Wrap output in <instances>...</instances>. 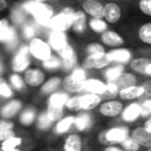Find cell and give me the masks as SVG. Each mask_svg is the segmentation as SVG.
Returning a JSON list of instances; mask_svg holds the SVG:
<instances>
[{
    "instance_id": "cell-1",
    "label": "cell",
    "mask_w": 151,
    "mask_h": 151,
    "mask_svg": "<svg viewBox=\"0 0 151 151\" xmlns=\"http://www.w3.org/2000/svg\"><path fill=\"white\" fill-rule=\"evenodd\" d=\"M23 7L35 17L37 23L44 26L50 25V20L53 16V9L44 2H37L34 0L26 1Z\"/></svg>"
},
{
    "instance_id": "cell-2",
    "label": "cell",
    "mask_w": 151,
    "mask_h": 151,
    "mask_svg": "<svg viewBox=\"0 0 151 151\" xmlns=\"http://www.w3.org/2000/svg\"><path fill=\"white\" fill-rule=\"evenodd\" d=\"M75 12L71 9H64L61 14H58L55 17L51 18L50 20V27L54 29V31L63 32L65 30H68L73 25V19Z\"/></svg>"
},
{
    "instance_id": "cell-3",
    "label": "cell",
    "mask_w": 151,
    "mask_h": 151,
    "mask_svg": "<svg viewBox=\"0 0 151 151\" xmlns=\"http://www.w3.org/2000/svg\"><path fill=\"white\" fill-rule=\"evenodd\" d=\"M127 137V128L113 127L104 130L99 134V140L103 144H116L121 143Z\"/></svg>"
},
{
    "instance_id": "cell-4",
    "label": "cell",
    "mask_w": 151,
    "mask_h": 151,
    "mask_svg": "<svg viewBox=\"0 0 151 151\" xmlns=\"http://www.w3.org/2000/svg\"><path fill=\"white\" fill-rule=\"evenodd\" d=\"M28 50L36 59L42 61H46L52 55L50 46L40 38H33L30 42Z\"/></svg>"
},
{
    "instance_id": "cell-5",
    "label": "cell",
    "mask_w": 151,
    "mask_h": 151,
    "mask_svg": "<svg viewBox=\"0 0 151 151\" xmlns=\"http://www.w3.org/2000/svg\"><path fill=\"white\" fill-rule=\"evenodd\" d=\"M112 62L107 53H99V54L89 55L83 62V66L86 68H103Z\"/></svg>"
},
{
    "instance_id": "cell-6",
    "label": "cell",
    "mask_w": 151,
    "mask_h": 151,
    "mask_svg": "<svg viewBox=\"0 0 151 151\" xmlns=\"http://www.w3.org/2000/svg\"><path fill=\"white\" fill-rule=\"evenodd\" d=\"M0 42H4L11 48L17 44L16 31L9 26L7 20H0Z\"/></svg>"
},
{
    "instance_id": "cell-7",
    "label": "cell",
    "mask_w": 151,
    "mask_h": 151,
    "mask_svg": "<svg viewBox=\"0 0 151 151\" xmlns=\"http://www.w3.org/2000/svg\"><path fill=\"white\" fill-rule=\"evenodd\" d=\"M28 53H29V50L27 47H22L20 52L15 56L13 63H12L14 71H16V73L23 71L29 66L30 61L29 57H28Z\"/></svg>"
},
{
    "instance_id": "cell-8",
    "label": "cell",
    "mask_w": 151,
    "mask_h": 151,
    "mask_svg": "<svg viewBox=\"0 0 151 151\" xmlns=\"http://www.w3.org/2000/svg\"><path fill=\"white\" fill-rule=\"evenodd\" d=\"M82 6L83 9L94 19H101L104 17V5L96 0H86Z\"/></svg>"
},
{
    "instance_id": "cell-9",
    "label": "cell",
    "mask_w": 151,
    "mask_h": 151,
    "mask_svg": "<svg viewBox=\"0 0 151 151\" xmlns=\"http://www.w3.org/2000/svg\"><path fill=\"white\" fill-rule=\"evenodd\" d=\"M101 101V97L97 94H88L79 96V110H91L95 108Z\"/></svg>"
},
{
    "instance_id": "cell-10",
    "label": "cell",
    "mask_w": 151,
    "mask_h": 151,
    "mask_svg": "<svg viewBox=\"0 0 151 151\" xmlns=\"http://www.w3.org/2000/svg\"><path fill=\"white\" fill-rule=\"evenodd\" d=\"M132 139L139 145L147 148L151 147V134L144 129V127H137L132 130Z\"/></svg>"
},
{
    "instance_id": "cell-11",
    "label": "cell",
    "mask_w": 151,
    "mask_h": 151,
    "mask_svg": "<svg viewBox=\"0 0 151 151\" xmlns=\"http://www.w3.org/2000/svg\"><path fill=\"white\" fill-rule=\"evenodd\" d=\"M123 106L120 101H107V103L103 104L99 109L101 113L104 116H108V117H115L118 116L122 112Z\"/></svg>"
},
{
    "instance_id": "cell-12",
    "label": "cell",
    "mask_w": 151,
    "mask_h": 151,
    "mask_svg": "<svg viewBox=\"0 0 151 151\" xmlns=\"http://www.w3.org/2000/svg\"><path fill=\"white\" fill-rule=\"evenodd\" d=\"M121 17V9L115 3H108L104 6V17L109 23H116Z\"/></svg>"
},
{
    "instance_id": "cell-13",
    "label": "cell",
    "mask_w": 151,
    "mask_h": 151,
    "mask_svg": "<svg viewBox=\"0 0 151 151\" xmlns=\"http://www.w3.org/2000/svg\"><path fill=\"white\" fill-rule=\"evenodd\" d=\"M130 67L142 75H151V61L148 58H137L130 62Z\"/></svg>"
},
{
    "instance_id": "cell-14",
    "label": "cell",
    "mask_w": 151,
    "mask_h": 151,
    "mask_svg": "<svg viewBox=\"0 0 151 151\" xmlns=\"http://www.w3.org/2000/svg\"><path fill=\"white\" fill-rule=\"evenodd\" d=\"M25 81L29 86L37 87L45 81V75L40 69H27L25 73Z\"/></svg>"
},
{
    "instance_id": "cell-15",
    "label": "cell",
    "mask_w": 151,
    "mask_h": 151,
    "mask_svg": "<svg viewBox=\"0 0 151 151\" xmlns=\"http://www.w3.org/2000/svg\"><path fill=\"white\" fill-rule=\"evenodd\" d=\"M144 93L145 91L143 86H136V85H134V86H129L121 89L119 91V96L122 99H132L140 97Z\"/></svg>"
},
{
    "instance_id": "cell-16",
    "label": "cell",
    "mask_w": 151,
    "mask_h": 151,
    "mask_svg": "<svg viewBox=\"0 0 151 151\" xmlns=\"http://www.w3.org/2000/svg\"><path fill=\"white\" fill-rule=\"evenodd\" d=\"M140 116H141V105H139V104H134V103L130 104L122 112V119L127 122L134 121Z\"/></svg>"
},
{
    "instance_id": "cell-17",
    "label": "cell",
    "mask_w": 151,
    "mask_h": 151,
    "mask_svg": "<svg viewBox=\"0 0 151 151\" xmlns=\"http://www.w3.org/2000/svg\"><path fill=\"white\" fill-rule=\"evenodd\" d=\"M50 45L52 46V48L54 49L55 51L59 52L61 51L63 48L65 47V45L67 44L66 42V36L63 32H60V31H54L51 33L50 37Z\"/></svg>"
},
{
    "instance_id": "cell-18",
    "label": "cell",
    "mask_w": 151,
    "mask_h": 151,
    "mask_svg": "<svg viewBox=\"0 0 151 151\" xmlns=\"http://www.w3.org/2000/svg\"><path fill=\"white\" fill-rule=\"evenodd\" d=\"M106 88H107V84L96 79H90V80L85 81L84 90L93 93V94H101L106 90Z\"/></svg>"
},
{
    "instance_id": "cell-19",
    "label": "cell",
    "mask_w": 151,
    "mask_h": 151,
    "mask_svg": "<svg viewBox=\"0 0 151 151\" xmlns=\"http://www.w3.org/2000/svg\"><path fill=\"white\" fill-rule=\"evenodd\" d=\"M101 42L105 45L110 47H117L121 46L123 44V38L118 33L114 31H105L101 34Z\"/></svg>"
},
{
    "instance_id": "cell-20",
    "label": "cell",
    "mask_w": 151,
    "mask_h": 151,
    "mask_svg": "<svg viewBox=\"0 0 151 151\" xmlns=\"http://www.w3.org/2000/svg\"><path fill=\"white\" fill-rule=\"evenodd\" d=\"M64 151H82V141L78 134H69L65 139L64 146H63Z\"/></svg>"
},
{
    "instance_id": "cell-21",
    "label": "cell",
    "mask_w": 151,
    "mask_h": 151,
    "mask_svg": "<svg viewBox=\"0 0 151 151\" xmlns=\"http://www.w3.org/2000/svg\"><path fill=\"white\" fill-rule=\"evenodd\" d=\"M114 83L116 84L117 88L121 90V89L126 88V87L134 86V85L137 83V79L132 73H122L121 75L119 76V78H118Z\"/></svg>"
},
{
    "instance_id": "cell-22",
    "label": "cell",
    "mask_w": 151,
    "mask_h": 151,
    "mask_svg": "<svg viewBox=\"0 0 151 151\" xmlns=\"http://www.w3.org/2000/svg\"><path fill=\"white\" fill-rule=\"evenodd\" d=\"M84 84L85 82H79L77 80H73L70 76H67L63 80V87L65 90L69 92H80L84 90Z\"/></svg>"
},
{
    "instance_id": "cell-23",
    "label": "cell",
    "mask_w": 151,
    "mask_h": 151,
    "mask_svg": "<svg viewBox=\"0 0 151 151\" xmlns=\"http://www.w3.org/2000/svg\"><path fill=\"white\" fill-rule=\"evenodd\" d=\"M110 59L112 61H118V62H128L132 57V54L128 50L125 49H118V50H113L112 52L108 53Z\"/></svg>"
},
{
    "instance_id": "cell-24",
    "label": "cell",
    "mask_w": 151,
    "mask_h": 151,
    "mask_svg": "<svg viewBox=\"0 0 151 151\" xmlns=\"http://www.w3.org/2000/svg\"><path fill=\"white\" fill-rule=\"evenodd\" d=\"M85 26H86V17L84 14L82 12H77L73 14V25H71L73 30L78 33H82L85 30Z\"/></svg>"
},
{
    "instance_id": "cell-25",
    "label": "cell",
    "mask_w": 151,
    "mask_h": 151,
    "mask_svg": "<svg viewBox=\"0 0 151 151\" xmlns=\"http://www.w3.org/2000/svg\"><path fill=\"white\" fill-rule=\"evenodd\" d=\"M21 106H22L21 101L15 99V101H11V103L6 104V105H5L4 107L2 108L1 114H2L3 117L9 118V117H12V116H14L18 111H19L20 108H21Z\"/></svg>"
},
{
    "instance_id": "cell-26",
    "label": "cell",
    "mask_w": 151,
    "mask_h": 151,
    "mask_svg": "<svg viewBox=\"0 0 151 151\" xmlns=\"http://www.w3.org/2000/svg\"><path fill=\"white\" fill-rule=\"evenodd\" d=\"M73 123L76 124V127L78 128L79 130H84L87 129L88 127H90L91 125V118L90 115L88 114H80L77 118H75Z\"/></svg>"
},
{
    "instance_id": "cell-27",
    "label": "cell",
    "mask_w": 151,
    "mask_h": 151,
    "mask_svg": "<svg viewBox=\"0 0 151 151\" xmlns=\"http://www.w3.org/2000/svg\"><path fill=\"white\" fill-rule=\"evenodd\" d=\"M47 116L50 119L51 122L57 121V120L61 119L63 115V108L62 107H56V106L49 105L48 110H47Z\"/></svg>"
},
{
    "instance_id": "cell-28",
    "label": "cell",
    "mask_w": 151,
    "mask_h": 151,
    "mask_svg": "<svg viewBox=\"0 0 151 151\" xmlns=\"http://www.w3.org/2000/svg\"><path fill=\"white\" fill-rule=\"evenodd\" d=\"M139 37L145 44H151V23H146L141 26L139 30Z\"/></svg>"
},
{
    "instance_id": "cell-29",
    "label": "cell",
    "mask_w": 151,
    "mask_h": 151,
    "mask_svg": "<svg viewBox=\"0 0 151 151\" xmlns=\"http://www.w3.org/2000/svg\"><path fill=\"white\" fill-rule=\"evenodd\" d=\"M73 120H75L73 116H68L64 119H61L56 125V132H59V134L65 132L73 124Z\"/></svg>"
},
{
    "instance_id": "cell-30",
    "label": "cell",
    "mask_w": 151,
    "mask_h": 151,
    "mask_svg": "<svg viewBox=\"0 0 151 151\" xmlns=\"http://www.w3.org/2000/svg\"><path fill=\"white\" fill-rule=\"evenodd\" d=\"M122 73H123V67L120 66V65L119 66H114L105 71V77L111 82H115Z\"/></svg>"
},
{
    "instance_id": "cell-31",
    "label": "cell",
    "mask_w": 151,
    "mask_h": 151,
    "mask_svg": "<svg viewBox=\"0 0 151 151\" xmlns=\"http://www.w3.org/2000/svg\"><path fill=\"white\" fill-rule=\"evenodd\" d=\"M68 97L66 96L63 93H55L52 94L50 97V101H49V105L56 106V107H62L66 104Z\"/></svg>"
},
{
    "instance_id": "cell-32",
    "label": "cell",
    "mask_w": 151,
    "mask_h": 151,
    "mask_svg": "<svg viewBox=\"0 0 151 151\" xmlns=\"http://www.w3.org/2000/svg\"><path fill=\"white\" fill-rule=\"evenodd\" d=\"M118 90H119V89L117 88V86H116L115 83L109 82L107 84V88H106V90L101 94V97H103V99H114V97L117 96Z\"/></svg>"
},
{
    "instance_id": "cell-33",
    "label": "cell",
    "mask_w": 151,
    "mask_h": 151,
    "mask_svg": "<svg viewBox=\"0 0 151 151\" xmlns=\"http://www.w3.org/2000/svg\"><path fill=\"white\" fill-rule=\"evenodd\" d=\"M89 25H90V28L95 32H99V33H101V32H105L106 29H107V24L106 22H104L101 19H92L89 22Z\"/></svg>"
},
{
    "instance_id": "cell-34",
    "label": "cell",
    "mask_w": 151,
    "mask_h": 151,
    "mask_svg": "<svg viewBox=\"0 0 151 151\" xmlns=\"http://www.w3.org/2000/svg\"><path fill=\"white\" fill-rule=\"evenodd\" d=\"M60 83H61V80L59 78H57V77L50 79V80L45 83V85L42 86V92H45V93L52 92V91H54L55 89L60 85Z\"/></svg>"
},
{
    "instance_id": "cell-35",
    "label": "cell",
    "mask_w": 151,
    "mask_h": 151,
    "mask_svg": "<svg viewBox=\"0 0 151 151\" xmlns=\"http://www.w3.org/2000/svg\"><path fill=\"white\" fill-rule=\"evenodd\" d=\"M34 117H35V112H34V110L28 109L21 114L20 121H21L24 125H29V124H31L32 122H33Z\"/></svg>"
},
{
    "instance_id": "cell-36",
    "label": "cell",
    "mask_w": 151,
    "mask_h": 151,
    "mask_svg": "<svg viewBox=\"0 0 151 151\" xmlns=\"http://www.w3.org/2000/svg\"><path fill=\"white\" fill-rule=\"evenodd\" d=\"M22 143V139L21 138H17V137H12L9 138L7 140L3 141L2 143V149H12V148H16L17 146H19Z\"/></svg>"
},
{
    "instance_id": "cell-37",
    "label": "cell",
    "mask_w": 151,
    "mask_h": 151,
    "mask_svg": "<svg viewBox=\"0 0 151 151\" xmlns=\"http://www.w3.org/2000/svg\"><path fill=\"white\" fill-rule=\"evenodd\" d=\"M121 144L126 151H138L140 148V146L132 138H127V137L125 138V140L122 141Z\"/></svg>"
},
{
    "instance_id": "cell-38",
    "label": "cell",
    "mask_w": 151,
    "mask_h": 151,
    "mask_svg": "<svg viewBox=\"0 0 151 151\" xmlns=\"http://www.w3.org/2000/svg\"><path fill=\"white\" fill-rule=\"evenodd\" d=\"M86 52L89 55H93V54H99V53H104L105 52V48L101 46V44H90L86 47Z\"/></svg>"
},
{
    "instance_id": "cell-39",
    "label": "cell",
    "mask_w": 151,
    "mask_h": 151,
    "mask_svg": "<svg viewBox=\"0 0 151 151\" xmlns=\"http://www.w3.org/2000/svg\"><path fill=\"white\" fill-rule=\"evenodd\" d=\"M42 62H44V66L49 69H56L61 65L60 60L58 58H56V57H52V56L49 59H47L46 61H42Z\"/></svg>"
},
{
    "instance_id": "cell-40",
    "label": "cell",
    "mask_w": 151,
    "mask_h": 151,
    "mask_svg": "<svg viewBox=\"0 0 151 151\" xmlns=\"http://www.w3.org/2000/svg\"><path fill=\"white\" fill-rule=\"evenodd\" d=\"M12 94H13V92H12L9 85L6 84L5 80L0 77V95H2L4 97H9L12 96Z\"/></svg>"
},
{
    "instance_id": "cell-41",
    "label": "cell",
    "mask_w": 151,
    "mask_h": 151,
    "mask_svg": "<svg viewBox=\"0 0 151 151\" xmlns=\"http://www.w3.org/2000/svg\"><path fill=\"white\" fill-rule=\"evenodd\" d=\"M58 53L60 54V56L62 59H70V58H73V57H75L73 48H71V46L68 44L65 45L64 48H63L61 51H59Z\"/></svg>"
},
{
    "instance_id": "cell-42",
    "label": "cell",
    "mask_w": 151,
    "mask_h": 151,
    "mask_svg": "<svg viewBox=\"0 0 151 151\" xmlns=\"http://www.w3.org/2000/svg\"><path fill=\"white\" fill-rule=\"evenodd\" d=\"M51 125V121L48 118L46 113L40 114V116L38 117V121H37V126L40 129H46V128L50 127Z\"/></svg>"
},
{
    "instance_id": "cell-43",
    "label": "cell",
    "mask_w": 151,
    "mask_h": 151,
    "mask_svg": "<svg viewBox=\"0 0 151 151\" xmlns=\"http://www.w3.org/2000/svg\"><path fill=\"white\" fill-rule=\"evenodd\" d=\"M140 9L147 16H151V0H140Z\"/></svg>"
},
{
    "instance_id": "cell-44",
    "label": "cell",
    "mask_w": 151,
    "mask_h": 151,
    "mask_svg": "<svg viewBox=\"0 0 151 151\" xmlns=\"http://www.w3.org/2000/svg\"><path fill=\"white\" fill-rule=\"evenodd\" d=\"M70 77L73 80H77V81H79V82H85V81H86V73L81 68L75 69V70L73 71V73L70 75Z\"/></svg>"
},
{
    "instance_id": "cell-45",
    "label": "cell",
    "mask_w": 151,
    "mask_h": 151,
    "mask_svg": "<svg viewBox=\"0 0 151 151\" xmlns=\"http://www.w3.org/2000/svg\"><path fill=\"white\" fill-rule=\"evenodd\" d=\"M151 113V101L146 99L141 105V116L142 117H148Z\"/></svg>"
},
{
    "instance_id": "cell-46",
    "label": "cell",
    "mask_w": 151,
    "mask_h": 151,
    "mask_svg": "<svg viewBox=\"0 0 151 151\" xmlns=\"http://www.w3.org/2000/svg\"><path fill=\"white\" fill-rule=\"evenodd\" d=\"M11 81H12V84H13L17 89H22V88H23L24 82H23V80H22V78L20 77L19 75H16V73L12 75Z\"/></svg>"
},
{
    "instance_id": "cell-47",
    "label": "cell",
    "mask_w": 151,
    "mask_h": 151,
    "mask_svg": "<svg viewBox=\"0 0 151 151\" xmlns=\"http://www.w3.org/2000/svg\"><path fill=\"white\" fill-rule=\"evenodd\" d=\"M65 105L70 110H79V96L71 97V99H67Z\"/></svg>"
},
{
    "instance_id": "cell-48",
    "label": "cell",
    "mask_w": 151,
    "mask_h": 151,
    "mask_svg": "<svg viewBox=\"0 0 151 151\" xmlns=\"http://www.w3.org/2000/svg\"><path fill=\"white\" fill-rule=\"evenodd\" d=\"M12 18H13L14 22L17 24H20L24 21V16L22 15V13L19 11H14L13 15H12Z\"/></svg>"
},
{
    "instance_id": "cell-49",
    "label": "cell",
    "mask_w": 151,
    "mask_h": 151,
    "mask_svg": "<svg viewBox=\"0 0 151 151\" xmlns=\"http://www.w3.org/2000/svg\"><path fill=\"white\" fill-rule=\"evenodd\" d=\"M14 127V123L11 121H5L2 120L0 121V132H3V130H11Z\"/></svg>"
},
{
    "instance_id": "cell-50",
    "label": "cell",
    "mask_w": 151,
    "mask_h": 151,
    "mask_svg": "<svg viewBox=\"0 0 151 151\" xmlns=\"http://www.w3.org/2000/svg\"><path fill=\"white\" fill-rule=\"evenodd\" d=\"M12 137H15V132L12 129L0 132V142H3V141L7 140L9 138H12Z\"/></svg>"
},
{
    "instance_id": "cell-51",
    "label": "cell",
    "mask_w": 151,
    "mask_h": 151,
    "mask_svg": "<svg viewBox=\"0 0 151 151\" xmlns=\"http://www.w3.org/2000/svg\"><path fill=\"white\" fill-rule=\"evenodd\" d=\"M34 32H35V29H34L31 25H27V26H25V28H24V35H25V37H27V38L32 37V36L34 35Z\"/></svg>"
},
{
    "instance_id": "cell-52",
    "label": "cell",
    "mask_w": 151,
    "mask_h": 151,
    "mask_svg": "<svg viewBox=\"0 0 151 151\" xmlns=\"http://www.w3.org/2000/svg\"><path fill=\"white\" fill-rule=\"evenodd\" d=\"M75 63H76V57H73L70 59H63L62 64L65 68H71L75 65Z\"/></svg>"
},
{
    "instance_id": "cell-53",
    "label": "cell",
    "mask_w": 151,
    "mask_h": 151,
    "mask_svg": "<svg viewBox=\"0 0 151 151\" xmlns=\"http://www.w3.org/2000/svg\"><path fill=\"white\" fill-rule=\"evenodd\" d=\"M143 88H144V91L146 94H150L151 92V81L150 80H147L146 82L143 84Z\"/></svg>"
},
{
    "instance_id": "cell-54",
    "label": "cell",
    "mask_w": 151,
    "mask_h": 151,
    "mask_svg": "<svg viewBox=\"0 0 151 151\" xmlns=\"http://www.w3.org/2000/svg\"><path fill=\"white\" fill-rule=\"evenodd\" d=\"M143 127H144V129L146 130L147 132L151 134V119H150V118H148V119H147V121L145 122V125L143 126Z\"/></svg>"
},
{
    "instance_id": "cell-55",
    "label": "cell",
    "mask_w": 151,
    "mask_h": 151,
    "mask_svg": "<svg viewBox=\"0 0 151 151\" xmlns=\"http://www.w3.org/2000/svg\"><path fill=\"white\" fill-rule=\"evenodd\" d=\"M105 151H124V150H122V149L118 148L116 146H109L105 149Z\"/></svg>"
},
{
    "instance_id": "cell-56",
    "label": "cell",
    "mask_w": 151,
    "mask_h": 151,
    "mask_svg": "<svg viewBox=\"0 0 151 151\" xmlns=\"http://www.w3.org/2000/svg\"><path fill=\"white\" fill-rule=\"evenodd\" d=\"M7 7V3L5 0H0V12L4 11L5 9Z\"/></svg>"
},
{
    "instance_id": "cell-57",
    "label": "cell",
    "mask_w": 151,
    "mask_h": 151,
    "mask_svg": "<svg viewBox=\"0 0 151 151\" xmlns=\"http://www.w3.org/2000/svg\"><path fill=\"white\" fill-rule=\"evenodd\" d=\"M1 151H20L17 148H12V149H1Z\"/></svg>"
},
{
    "instance_id": "cell-58",
    "label": "cell",
    "mask_w": 151,
    "mask_h": 151,
    "mask_svg": "<svg viewBox=\"0 0 151 151\" xmlns=\"http://www.w3.org/2000/svg\"><path fill=\"white\" fill-rule=\"evenodd\" d=\"M34 1H37V2H44V1H47V0H34Z\"/></svg>"
},
{
    "instance_id": "cell-59",
    "label": "cell",
    "mask_w": 151,
    "mask_h": 151,
    "mask_svg": "<svg viewBox=\"0 0 151 151\" xmlns=\"http://www.w3.org/2000/svg\"><path fill=\"white\" fill-rule=\"evenodd\" d=\"M147 151H151V149H150V148H148V150H147Z\"/></svg>"
}]
</instances>
